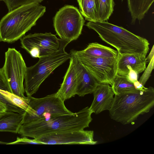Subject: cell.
<instances>
[{
  "label": "cell",
  "instance_id": "cell-23",
  "mask_svg": "<svg viewBox=\"0 0 154 154\" xmlns=\"http://www.w3.org/2000/svg\"><path fill=\"white\" fill-rule=\"evenodd\" d=\"M8 12L20 6L34 3L41 2L43 0H3Z\"/></svg>",
  "mask_w": 154,
  "mask_h": 154
},
{
  "label": "cell",
  "instance_id": "cell-16",
  "mask_svg": "<svg viewBox=\"0 0 154 154\" xmlns=\"http://www.w3.org/2000/svg\"><path fill=\"white\" fill-rule=\"evenodd\" d=\"M23 114L6 111L0 115V132L17 133L22 125Z\"/></svg>",
  "mask_w": 154,
  "mask_h": 154
},
{
  "label": "cell",
  "instance_id": "cell-9",
  "mask_svg": "<svg viewBox=\"0 0 154 154\" xmlns=\"http://www.w3.org/2000/svg\"><path fill=\"white\" fill-rule=\"evenodd\" d=\"M20 39L21 48L34 58L52 55L65 49L69 43L51 32L29 34Z\"/></svg>",
  "mask_w": 154,
  "mask_h": 154
},
{
  "label": "cell",
  "instance_id": "cell-30",
  "mask_svg": "<svg viewBox=\"0 0 154 154\" xmlns=\"http://www.w3.org/2000/svg\"><path fill=\"white\" fill-rule=\"evenodd\" d=\"M7 111L6 106L0 101V115L3 114Z\"/></svg>",
  "mask_w": 154,
  "mask_h": 154
},
{
  "label": "cell",
  "instance_id": "cell-21",
  "mask_svg": "<svg viewBox=\"0 0 154 154\" xmlns=\"http://www.w3.org/2000/svg\"><path fill=\"white\" fill-rule=\"evenodd\" d=\"M98 21H107L112 14L115 5L114 0H98Z\"/></svg>",
  "mask_w": 154,
  "mask_h": 154
},
{
  "label": "cell",
  "instance_id": "cell-8",
  "mask_svg": "<svg viewBox=\"0 0 154 154\" xmlns=\"http://www.w3.org/2000/svg\"><path fill=\"white\" fill-rule=\"evenodd\" d=\"M70 54L99 83L112 85L117 74V57H94L85 53L82 50H72Z\"/></svg>",
  "mask_w": 154,
  "mask_h": 154
},
{
  "label": "cell",
  "instance_id": "cell-26",
  "mask_svg": "<svg viewBox=\"0 0 154 154\" xmlns=\"http://www.w3.org/2000/svg\"><path fill=\"white\" fill-rule=\"evenodd\" d=\"M153 60H154V57L152 58V60H151L150 62L149 63V66L147 68L145 71V72L143 73L142 76L140 78V79L139 81L141 84H142L143 86H144L146 82V75H147V77L149 78L150 76V74L153 68Z\"/></svg>",
  "mask_w": 154,
  "mask_h": 154
},
{
  "label": "cell",
  "instance_id": "cell-11",
  "mask_svg": "<svg viewBox=\"0 0 154 154\" xmlns=\"http://www.w3.org/2000/svg\"><path fill=\"white\" fill-rule=\"evenodd\" d=\"M93 131L84 130L68 131L42 136L35 139L41 144H79L95 145Z\"/></svg>",
  "mask_w": 154,
  "mask_h": 154
},
{
  "label": "cell",
  "instance_id": "cell-32",
  "mask_svg": "<svg viewBox=\"0 0 154 154\" xmlns=\"http://www.w3.org/2000/svg\"><path fill=\"white\" fill-rule=\"evenodd\" d=\"M3 0H0V1H3Z\"/></svg>",
  "mask_w": 154,
  "mask_h": 154
},
{
  "label": "cell",
  "instance_id": "cell-5",
  "mask_svg": "<svg viewBox=\"0 0 154 154\" xmlns=\"http://www.w3.org/2000/svg\"><path fill=\"white\" fill-rule=\"evenodd\" d=\"M71 55L60 50L52 55L39 58L35 65L27 67L24 85L27 96L35 93L41 84L57 67L70 59Z\"/></svg>",
  "mask_w": 154,
  "mask_h": 154
},
{
  "label": "cell",
  "instance_id": "cell-7",
  "mask_svg": "<svg viewBox=\"0 0 154 154\" xmlns=\"http://www.w3.org/2000/svg\"><path fill=\"white\" fill-rule=\"evenodd\" d=\"M28 108L23 115L22 124L43 118L72 113L67 109L64 101L55 93L41 98L29 96Z\"/></svg>",
  "mask_w": 154,
  "mask_h": 154
},
{
  "label": "cell",
  "instance_id": "cell-17",
  "mask_svg": "<svg viewBox=\"0 0 154 154\" xmlns=\"http://www.w3.org/2000/svg\"><path fill=\"white\" fill-rule=\"evenodd\" d=\"M154 0H127L128 10L131 17V23L144 17L152 4Z\"/></svg>",
  "mask_w": 154,
  "mask_h": 154
},
{
  "label": "cell",
  "instance_id": "cell-18",
  "mask_svg": "<svg viewBox=\"0 0 154 154\" xmlns=\"http://www.w3.org/2000/svg\"><path fill=\"white\" fill-rule=\"evenodd\" d=\"M82 51L92 57L103 58L117 57L118 51L97 42L89 44Z\"/></svg>",
  "mask_w": 154,
  "mask_h": 154
},
{
  "label": "cell",
  "instance_id": "cell-33",
  "mask_svg": "<svg viewBox=\"0 0 154 154\" xmlns=\"http://www.w3.org/2000/svg\"></svg>",
  "mask_w": 154,
  "mask_h": 154
},
{
  "label": "cell",
  "instance_id": "cell-27",
  "mask_svg": "<svg viewBox=\"0 0 154 154\" xmlns=\"http://www.w3.org/2000/svg\"><path fill=\"white\" fill-rule=\"evenodd\" d=\"M127 68L129 70V72L126 76L130 82L133 84L134 82L138 81V74L133 70L131 67L128 66Z\"/></svg>",
  "mask_w": 154,
  "mask_h": 154
},
{
  "label": "cell",
  "instance_id": "cell-14",
  "mask_svg": "<svg viewBox=\"0 0 154 154\" xmlns=\"http://www.w3.org/2000/svg\"><path fill=\"white\" fill-rule=\"evenodd\" d=\"M69 64L60 88L56 95L64 101L76 95L77 78L76 72V59L71 54Z\"/></svg>",
  "mask_w": 154,
  "mask_h": 154
},
{
  "label": "cell",
  "instance_id": "cell-1",
  "mask_svg": "<svg viewBox=\"0 0 154 154\" xmlns=\"http://www.w3.org/2000/svg\"><path fill=\"white\" fill-rule=\"evenodd\" d=\"M92 113L88 106L76 112L42 118L23 124L18 133L23 137L36 139L52 133L84 130L91 122Z\"/></svg>",
  "mask_w": 154,
  "mask_h": 154
},
{
  "label": "cell",
  "instance_id": "cell-2",
  "mask_svg": "<svg viewBox=\"0 0 154 154\" xmlns=\"http://www.w3.org/2000/svg\"><path fill=\"white\" fill-rule=\"evenodd\" d=\"M154 105V89L151 87L115 95L109 110L111 119L123 125L132 124Z\"/></svg>",
  "mask_w": 154,
  "mask_h": 154
},
{
  "label": "cell",
  "instance_id": "cell-31",
  "mask_svg": "<svg viewBox=\"0 0 154 154\" xmlns=\"http://www.w3.org/2000/svg\"><path fill=\"white\" fill-rule=\"evenodd\" d=\"M8 143L2 141H0V144H6L7 145V144Z\"/></svg>",
  "mask_w": 154,
  "mask_h": 154
},
{
  "label": "cell",
  "instance_id": "cell-28",
  "mask_svg": "<svg viewBox=\"0 0 154 154\" xmlns=\"http://www.w3.org/2000/svg\"><path fill=\"white\" fill-rule=\"evenodd\" d=\"M133 84L136 89L137 90H142L146 88L138 81L134 82L133 83Z\"/></svg>",
  "mask_w": 154,
  "mask_h": 154
},
{
  "label": "cell",
  "instance_id": "cell-24",
  "mask_svg": "<svg viewBox=\"0 0 154 154\" xmlns=\"http://www.w3.org/2000/svg\"><path fill=\"white\" fill-rule=\"evenodd\" d=\"M0 90L12 93V91L2 68H0Z\"/></svg>",
  "mask_w": 154,
  "mask_h": 154
},
{
  "label": "cell",
  "instance_id": "cell-29",
  "mask_svg": "<svg viewBox=\"0 0 154 154\" xmlns=\"http://www.w3.org/2000/svg\"><path fill=\"white\" fill-rule=\"evenodd\" d=\"M154 57V45H153L152 50H151L149 54L146 58V63H149Z\"/></svg>",
  "mask_w": 154,
  "mask_h": 154
},
{
  "label": "cell",
  "instance_id": "cell-19",
  "mask_svg": "<svg viewBox=\"0 0 154 154\" xmlns=\"http://www.w3.org/2000/svg\"><path fill=\"white\" fill-rule=\"evenodd\" d=\"M79 11L86 20L88 21H98V0H77Z\"/></svg>",
  "mask_w": 154,
  "mask_h": 154
},
{
  "label": "cell",
  "instance_id": "cell-6",
  "mask_svg": "<svg viewBox=\"0 0 154 154\" xmlns=\"http://www.w3.org/2000/svg\"><path fill=\"white\" fill-rule=\"evenodd\" d=\"M85 20L77 8L66 5L60 8L53 19L54 26L60 38L69 43L82 33Z\"/></svg>",
  "mask_w": 154,
  "mask_h": 154
},
{
  "label": "cell",
  "instance_id": "cell-3",
  "mask_svg": "<svg viewBox=\"0 0 154 154\" xmlns=\"http://www.w3.org/2000/svg\"><path fill=\"white\" fill-rule=\"evenodd\" d=\"M46 9L40 3H34L9 11L0 20V41L12 43L20 39L36 25Z\"/></svg>",
  "mask_w": 154,
  "mask_h": 154
},
{
  "label": "cell",
  "instance_id": "cell-20",
  "mask_svg": "<svg viewBox=\"0 0 154 154\" xmlns=\"http://www.w3.org/2000/svg\"><path fill=\"white\" fill-rule=\"evenodd\" d=\"M115 95L137 90L134 84L125 76L116 74L111 85Z\"/></svg>",
  "mask_w": 154,
  "mask_h": 154
},
{
  "label": "cell",
  "instance_id": "cell-4",
  "mask_svg": "<svg viewBox=\"0 0 154 154\" xmlns=\"http://www.w3.org/2000/svg\"><path fill=\"white\" fill-rule=\"evenodd\" d=\"M86 26L95 31L103 41L115 48L120 54L146 56L149 43L145 38L106 21H89Z\"/></svg>",
  "mask_w": 154,
  "mask_h": 154
},
{
  "label": "cell",
  "instance_id": "cell-22",
  "mask_svg": "<svg viewBox=\"0 0 154 154\" xmlns=\"http://www.w3.org/2000/svg\"><path fill=\"white\" fill-rule=\"evenodd\" d=\"M0 93L17 106L25 111L27 110L29 101V96L22 97L12 93L2 90H0Z\"/></svg>",
  "mask_w": 154,
  "mask_h": 154
},
{
  "label": "cell",
  "instance_id": "cell-12",
  "mask_svg": "<svg viewBox=\"0 0 154 154\" xmlns=\"http://www.w3.org/2000/svg\"><path fill=\"white\" fill-rule=\"evenodd\" d=\"M146 56L137 54H120L117 57V74L126 76L131 67L137 74L143 72L146 68Z\"/></svg>",
  "mask_w": 154,
  "mask_h": 154
},
{
  "label": "cell",
  "instance_id": "cell-25",
  "mask_svg": "<svg viewBox=\"0 0 154 154\" xmlns=\"http://www.w3.org/2000/svg\"><path fill=\"white\" fill-rule=\"evenodd\" d=\"M41 144L37 141L35 139H30L26 137L20 138L17 137L16 140L14 142L8 143V145L18 144Z\"/></svg>",
  "mask_w": 154,
  "mask_h": 154
},
{
  "label": "cell",
  "instance_id": "cell-13",
  "mask_svg": "<svg viewBox=\"0 0 154 154\" xmlns=\"http://www.w3.org/2000/svg\"><path fill=\"white\" fill-rule=\"evenodd\" d=\"M94 99L89 108L95 114L105 110L109 111L115 95L112 88L108 84L99 83L93 93Z\"/></svg>",
  "mask_w": 154,
  "mask_h": 154
},
{
  "label": "cell",
  "instance_id": "cell-15",
  "mask_svg": "<svg viewBox=\"0 0 154 154\" xmlns=\"http://www.w3.org/2000/svg\"><path fill=\"white\" fill-rule=\"evenodd\" d=\"M76 72V94L79 97H83L85 95L93 93L99 83L77 60Z\"/></svg>",
  "mask_w": 154,
  "mask_h": 154
},
{
  "label": "cell",
  "instance_id": "cell-10",
  "mask_svg": "<svg viewBox=\"0 0 154 154\" xmlns=\"http://www.w3.org/2000/svg\"><path fill=\"white\" fill-rule=\"evenodd\" d=\"M27 67L22 56L15 48H9L5 53L2 67L10 85L12 93L22 97L25 92L23 82Z\"/></svg>",
  "mask_w": 154,
  "mask_h": 154
}]
</instances>
